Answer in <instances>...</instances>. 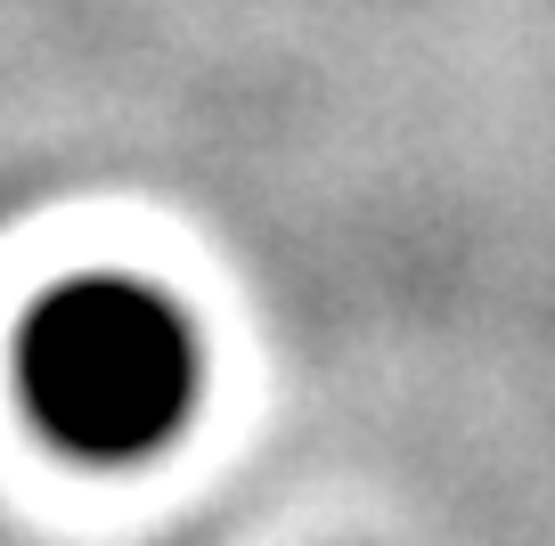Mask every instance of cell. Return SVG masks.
Segmentation results:
<instances>
[{
    "mask_svg": "<svg viewBox=\"0 0 555 546\" xmlns=\"http://www.w3.org/2000/svg\"><path fill=\"white\" fill-rule=\"evenodd\" d=\"M17 392L25 416L74 457H156L196 408V326L131 277L57 286L17 326Z\"/></svg>",
    "mask_w": 555,
    "mask_h": 546,
    "instance_id": "obj_1",
    "label": "cell"
}]
</instances>
